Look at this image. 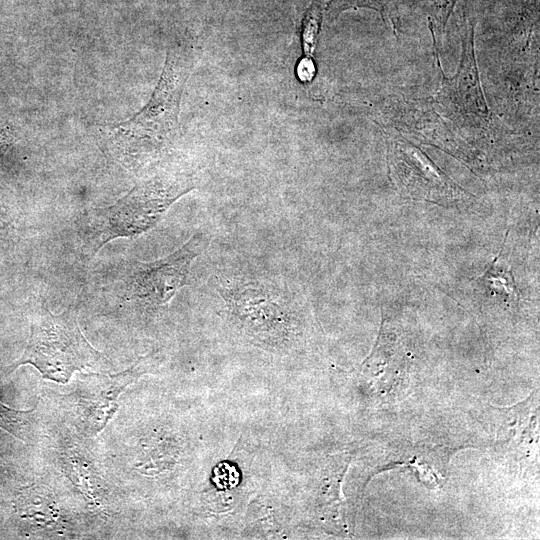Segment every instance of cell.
I'll use <instances>...</instances> for the list:
<instances>
[{"label":"cell","mask_w":540,"mask_h":540,"mask_svg":"<svg viewBox=\"0 0 540 540\" xmlns=\"http://www.w3.org/2000/svg\"><path fill=\"white\" fill-rule=\"evenodd\" d=\"M194 59L195 51L190 43L171 46L146 106L132 118L102 129V147L114 161L138 172L157 161L172 143L178 130L182 92Z\"/></svg>","instance_id":"cell-1"},{"label":"cell","mask_w":540,"mask_h":540,"mask_svg":"<svg viewBox=\"0 0 540 540\" xmlns=\"http://www.w3.org/2000/svg\"><path fill=\"white\" fill-rule=\"evenodd\" d=\"M194 188L179 172H160L136 184L113 204L78 213L74 229L85 262L118 238H134L153 228L170 206Z\"/></svg>","instance_id":"cell-2"},{"label":"cell","mask_w":540,"mask_h":540,"mask_svg":"<svg viewBox=\"0 0 540 540\" xmlns=\"http://www.w3.org/2000/svg\"><path fill=\"white\" fill-rule=\"evenodd\" d=\"M77 313L75 306L60 314L42 306L31 322L26 348L22 356L10 365L9 373L21 365L30 364L43 378L66 384L76 371L109 372L112 364L86 339Z\"/></svg>","instance_id":"cell-3"},{"label":"cell","mask_w":540,"mask_h":540,"mask_svg":"<svg viewBox=\"0 0 540 540\" xmlns=\"http://www.w3.org/2000/svg\"><path fill=\"white\" fill-rule=\"evenodd\" d=\"M208 243L207 235L197 232L163 258L128 263L121 274V296L150 309L165 306L186 284L192 262Z\"/></svg>","instance_id":"cell-4"},{"label":"cell","mask_w":540,"mask_h":540,"mask_svg":"<svg viewBox=\"0 0 540 540\" xmlns=\"http://www.w3.org/2000/svg\"><path fill=\"white\" fill-rule=\"evenodd\" d=\"M461 38L462 54L459 67L453 77L442 76L438 98L453 113L477 123L487 120L489 110L476 64L473 24H466Z\"/></svg>","instance_id":"cell-5"},{"label":"cell","mask_w":540,"mask_h":540,"mask_svg":"<svg viewBox=\"0 0 540 540\" xmlns=\"http://www.w3.org/2000/svg\"><path fill=\"white\" fill-rule=\"evenodd\" d=\"M393 171L405 184L410 193L420 189L418 195L424 197H439L452 195L455 185L425 154L405 142H394L391 151Z\"/></svg>","instance_id":"cell-6"},{"label":"cell","mask_w":540,"mask_h":540,"mask_svg":"<svg viewBox=\"0 0 540 540\" xmlns=\"http://www.w3.org/2000/svg\"><path fill=\"white\" fill-rule=\"evenodd\" d=\"M142 369L141 360L117 374L101 373L103 383L92 388V392L86 389L85 394L80 395L77 405L81 408V414L86 416L84 422L90 423L89 430L96 432L108 422L117 409L119 394L143 372Z\"/></svg>","instance_id":"cell-7"},{"label":"cell","mask_w":540,"mask_h":540,"mask_svg":"<svg viewBox=\"0 0 540 540\" xmlns=\"http://www.w3.org/2000/svg\"><path fill=\"white\" fill-rule=\"evenodd\" d=\"M414 0H328L325 11L331 17L347 9L369 8L378 12L382 18L397 28L401 9Z\"/></svg>","instance_id":"cell-8"},{"label":"cell","mask_w":540,"mask_h":540,"mask_svg":"<svg viewBox=\"0 0 540 540\" xmlns=\"http://www.w3.org/2000/svg\"><path fill=\"white\" fill-rule=\"evenodd\" d=\"M17 134L12 123L0 117V177L11 173L16 164Z\"/></svg>","instance_id":"cell-9"},{"label":"cell","mask_w":540,"mask_h":540,"mask_svg":"<svg viewBox=\"0 0 540 540\" xmlns=\"http://www.w3.org/2000/svg\"><path fill=\"white\" fill-rule=\"evenodd\" d=\"M325 6L321 0H313L306 10L302 21V39L304 50L311 54L315 48Z\"/></svg>","instance_id":"cell-10"},{"label":"cell","mask_w":540,"mask_h":540,"mask_svg":"<svg viewBox=\"0 0 540 540\" xmlns=\"http://www.w3.org/2000/svg\"><path fill=\"white\" fill-rule=\"evenodd\" d=\"M429 15V26L442 32L458 0H415Z\"/></svg>","instance_id":"cell-11"},{"label":"cell","mask_w":540,"mask_h":540,"mask_svg":"<svg viewBox=\"0 0 540 540\" xmlns=\"http://www.w3.org/2000/svg\"><path fill=\"white\" fill-rule=\"evenodd\" d=\"M484 285H487L490 290L499 293L500 295L511 296L514 294L516 285L510 271H499L496 267L495 259L492 262L489 270L479 279Z\"/></svg>","instance_id":"cell-12"},{"label":"cell","mask_w":540,"mask_h":540,"mask_svg":"<svg viewBox=\"0 0 540 540\" xmlns=\"http://www.w3.org/2000/svg\"><path fill=\"white\" fill-rule=\"evenodd\" d=\"M34 411H18L9 408L0 401V428L11 433L19 439H23L22 431L25 425L26 416Z\"/></svg>","instance_id":"cell-13"},{"label":"cell","mask_w":540,"mask_h":540,"mask_svg":"<svg viewBox=\"0 0 540 540\" xmlns=\"http://www.w3.org/2000/svg\"><path fill=\"white\" fill-rule=\"evenodd\" d=\"M4 212H5L4 207L0 203V250L6 243L8 231L10 227V221L8 220Z\"/></svg>","instance_id":"cell-14"},{"label":"cell","mask_w":540,"mask_h":540,"mask_svg":"<svg viewBox=\"0 0 540 540\" xmlns=\"http://www.w3.org/2000/svg\"><path fill=\"white\" fill-rule=\"evenodd\" d=\"M300 67L301 68H299V75L301 76V79L310 80L314 71L312 61L311 60L302 61L300 63Z\"/></svg>","instance_id":"cell-15"}]
</instances>
